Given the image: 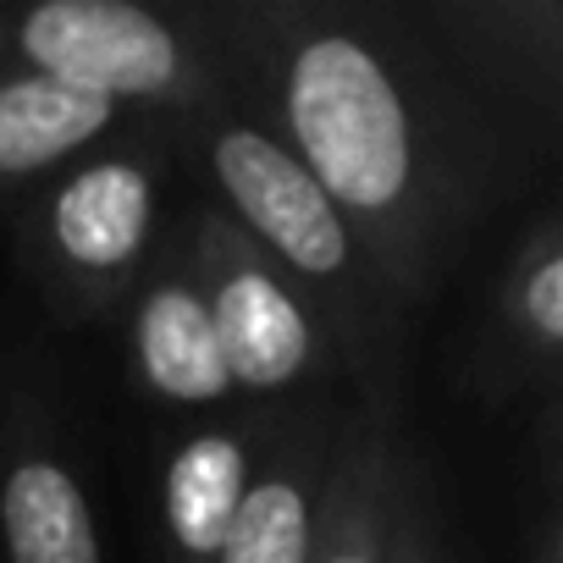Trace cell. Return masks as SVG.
<instances>
[{
    "label": "cell",
    "mask_w": 563,
    "mask_h": 563,
    "mask_svg": "<svg viewBox=\"0 0 563 563\" xmlns=\"http://www.w3.org/2000/svg\"><path fill=\"white\" fill-rule=\"evenodd\" d=\"M232 100L327 188L404 316L519 199L558 128V7L221 0Z\"/></svg>",
    "instance_id": "1"
},
{
    "label": "cell",
    "mask_w": 563,
    "mask_h": 563,
    "mask_svg": "<svg viewBox=\"0 0 563 563\" xmlns=\"http://www.w3.org/2000/svg\"><path fill=\"white\" fill-rule=\"evenodd\" d=\"M387 563H453L448 541H442V514L431 497V475L420 464V453L398 448V470H393V525H387Z\"/></svg>",
    "instance_id": "13"
},
{
    "label": "cell",
    "mask_w": 563,
    "mask_h": 563,
    "mask_svg": "<svg viewBox=\"0 0 563 563\" xmlns=\"http://www.w3.org/2000/svg\"><path fill=\"white\" fill-rule=\"evenodd\" d=\"M177 161L205 183L210 210L299 288L343 371L387 354L404 310L371 271L343 210L265 122L238 100L177 117Z\"/></svg>",
    "instance_id": "2"
},
{
    "label": "cell",
    "mask_w": 563,
    "mask_h": 563,
    "mask_svg": "<svg viewBox=\"0 0 563 563\" xmlns=\"http://www.w3.org/2000/svg\"><path fill=\"white\" fill-rule=\"evenodd\" d=\"M294 404H232L183 420L155 453V536L161 563H216L238 503L265 464Z\"/></svg>",
    "instance_id": "8"
},
{
    "label": "cell",
    "mask_w": 563,
    "mask_h": 563,
    "mask_svg": "<svg viewBox=\"0 0 563 563\" xmlns=\"http://www.w3.org/2000/svg\"><path fill=\"white\" fill-rule=\"evenodd\" d=\"M558 365H563V221L541 210L519 243L508 249L503 271L470 349L459 354V387L475 404H514L541 398L558 404Z\"/></svg>",
    "instance_id": "7"
},
{
    "label": "cell",
    "mask_w": 563,
    "mask_h": 563,
    "mask_svg": "<svg viewBox=\"0 0 563 563\" xmlns=\"http://www.w3.org/2000/svg\"><path fill=\"white\" fill-rule=\"evenodd\" d=\"M117 321L128 338V365H133L139 387L150 393V404H161L177 420L221 415L238 404L227 365H221V349H216V332H210V316H205V299H199L194 276L177 254L172 227H166L161 254L133 282Z\"/></svg>",
    "instance_id": "9"
},
{
    "label": "cell",
    "mask_w": 563,
    "mask_h": 563,
    "mask_svg": "<svg viewBox=\"0 0 563 563\" xmlns=\"http://www.w3.org/2000/svg\"><path fill=\"white\" fill-rule=\"evenodd\" d=\"M0 552L7 563H106L100 514L40 371L0 376Z\"/></svg>",
    "instance_id": "6"
},
{
    "label": "cell",
    "mask_w": 563,
    "mask_h": 563,
    "mask_svg": "<svg viewBox=\"0 0 563 563\" xmlns=\"http://www.w3.org/2000/svg\"><path fill=\"white\" fill-rule=\"evenodd\" d=\"M177 117H150L12 205V249L62 327H106L166 243Z\"/></svg>",
    "instance_id": "3"
},
{
    "label": "cell",
    "mask_w": 563,
    "mask_h": 563,
    "mask_svg": "<svg viewBox=\"0 0 563 563\" xmlns=\"http://www.w3.org/2000/svg\"><path fill=\"white\" fill-rule=\"evenodd\" d=\"M343 420H349V409L332 398H316V404L299 398L288 409L265 464L254 470V481L238 503V519H232L216 563H310L316 558Z\"/></svg>",
    "instance_id": "10"
},
{
    "label": "cell",
    "mask_w": 563,
    "mask_h": 563,
    "mask_svg": "<svg viewBox=\"0 0 563 563\" xmlns=\"http://www.w3.org/2000/svg\"><path fill=\"white\" fill-rule=\"evenodd\" d=\"M0 67H23L133 117H194L232 100L210 7H144V0L0 7Z\"/></svg>",
    "instance_id": "4"
},
{
    "label": "cell",
    "mask_w": 563,
    "mask_h": 563,
    "mask_svg": "<svg viewBox=\"0 0 563 563\" xmlns=\"http://www.w3.org/2000/svg\"><path fill=\"white\" fill-rule=\"evenodd\" d=\"M139 122L150 117L89 100L23 67H0V205H18L23 194H34L40 183H51L56 172L95 155Z\"/></svg>",
    "instance_id": "11"
},
{
    "label": "cell",
    "mask_w": 563,
    "mask_h": 563,
    "mask_svg": "<svg viewBox=\"0 0 563 563\" xmlns=\"http://www.w3.org/2000/svg\"><path fill=\"white\" fill-rule=\"evenodd\" d=\"M172 238L205 299L238 404H299V393L343 371L299 288L276 276L210 205H188L172 221Z\"/></svg>",
    "instance_id": "5"
},
{
    "label": "cell",
    "mask_w": 563,
    "mask_h": 563,
    "mask_svg": "<svg viewBox=\"0 0 563 563\" xmlns=\"http://www.w3.org/2000/svg\"><path fill=\"white\" fill-rule=\"evenodd\" d=\"M558 481H547V508H541V530H536V558L530 563H563V525H558Z\"/></svg>",
    "instance_id": "14"
},
{
    "label": "cell",
    "mask_w": 563,
    "mask_h": 563,
    "mask_svg": "<svg viewBox=\"0 0 563 563\" xmlns=\"http://www.w3.org/2000/svg\"><path fill=\"white\" fill-rule=\"evenodd\" d=\"M398 448H404V426L393 420L387 398L371 393V398L349 404L310 563H387Z\"/></svg>",
    "instance_id": "12"
}]
</instances>
